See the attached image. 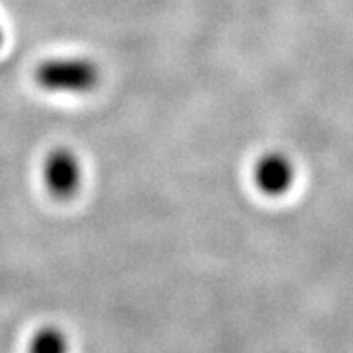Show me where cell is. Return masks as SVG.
Masks as SVG:
<instances>
[{
  "mask_svg": "<svg viewBox=\"0 0 353 353\" xmlns=\"http://www.w3.org/2000/svg\"><path fill=\"white\" fill-rule=\"evenodd\" d=\"M99 76V67L81 56L52 58L40 63L34 72L37 83L47 92L56 94L90 92L98 87Z\"/></svg>",
  "mask_w": 353,
  "mask_h": 353,
  "instance_id": "6da1fadb",
  "label": "cell"
},
{
  "mask_svg": "<svg viewBox=\"0 0 353 353\" xmlns=\"http://www.w3.org/2000/svg\"><path fill=\"white\" fill-rule=\"evenodd\" d=\"M81 164L69 148H56L43 163V182L54 199L65 200L74 196L81 186Z\"/></svg>",
  "mask_w": 353,
  "mask_h": 353,
  "instance_id": "7a4b0ae2",
  "label": "cell"
},
{
  "mask_svg": "<svg viewBox=\"0 0 353 353\" xmlns=\"http://www.w3.org/2000/svg\"><path fill=\"white\" fill-rule=\"evenodd\" d=\"M256 188L267 196L285 195L294 184L296 168L292 161L281 152H269L261 155L254 166Z\"/></svg>",
  "mask_w": 353,
  "mask_h": 353,
  "instance_id": "3957f363",
  "label": "cell"
},
{
  "mask_svg": "<svg viewBox=\"0 0 353 353\" xmlns=\"http://www.w3.org/2000/svg\"><path fill=\"white\" fill-rule=\"evenodd\" d=\"M29 353H69V339L60 328L47 326L33 335Z\"/></svg>",
  "mask_w": 353,
  "mask_h": 353,
  "instance_id": "277c9868",
  "label": "cell"
},
{
  "mask_svg": "<svg viewBox=\"0 0 353 353\" xmlns=\"http://www.w3.org/2000/svg\"><path fill=\"white\" fill-rule=\"evenodd\" d=\"M2 43H4V31L0 28V47H2Z\"/></svg>",
  "mask_w": 353,
  "mask_h": 353,
  "instance_id": "5b68a950",
  "label": "cell"
}]
</instances>
